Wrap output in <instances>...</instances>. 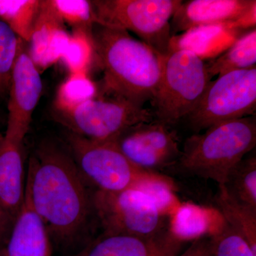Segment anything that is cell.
<instances>
[{
  "label": "cell",
  "instance_id": "obj_7",
  "mask_svg": "<svg viewBox=\"0 0 256 256\" xmlns=\"http://www.w3.org/2000/svg\"><path fill=\"white\" fill-rule=\"evenodd\" d=\"M68 142L80 172L98 191L116 193L133 188L158 174L133 164L114 141L94 142L69 132Z\"/></svg>",
  "mask_w": 256,
  "mask_h": 256
},
{
  "label": "cell",
  "instance_id": "obj_15",
  "mask_svg": "<svg viewBox=\"0 0 256 256\" xmlns=\"http://www.w3.org/2000/svg\"><path fill=\"white\" fill-rule=\"evenodd\" d=\"M70 34L46 5L41 1L40 12L28 48V54L40 72L62 58L70 40Z\"/></svg>",
  "mask_w": 256,
  "mask_h": 256
},
{
  "label": "cell",
  "instance_id": "obj_28",
  "mask_svg": "<svg viewBox=\"0 0 256 256\" xmlns=\"http://www.w3.org/2000/svg\"><path fill=\"white\" fill-rule=\"evenodd\" d=\"M212 236L216 256H256L244 237L226 222Z\"/></svg>",
  "mask_w": 256,
  "mask_h": 256
},
{
  "label": "cell",
  "instance_id": "obj_24",
  "mask_svg": "<svg viewBox=\"0 0 256 256\" xmlns=\"http://www.w3.org/2000/svg\"><path fill=\"white\" fill-rule=\"evenodd\" d=\"M47 8L63 24L92 36L94 25L92 3L88 0H46Z\"/></svg>",
  "mask_w": 256,
  "mask_h": 256
},
{
  "label": "cell",
  "instance_id": "obj_30",
  "mask_svg": "<svg viewBox=\"0 0 256 256\" xmlns=\"http://www.w3.org/2000/svg\"><path fill=\"white\" fill-rule=\"evenodd\" d=\"M226 24L229 28L236 31L242 32L256 28V2L236 20Z\"/></svg>",
  "mask_w": 256,
  "mask_h": 256
},
{
  "label": "cell",
  "instance_id": "obj_18",
  "mask_svg": "<svg viewBox=\"0 0 256 256\" xmlns=\"http://www.w3.org/2000/svg\"><path fill=\"white\" fill-rule=\"evenodd\" d=\"M240 32L229 28L226 23L196 26L172 36L168 52L186 50L203 60L214 58L228 50Z\"/></svg>",
  "mask_w": 256,
  "mask_h": 256
},
{
  "label": "cell",
  "instance_id": "obj_20",
  "mask_svg": "<svg viewBox=\"0 0 256 256\" xmlns=\"http://www.w3.org/2000/svg\"><path fill=\"white\" fill-rule=\"evenodd\" d=\"M216 202L225 222L244 237L256 254V210L234 200L223 185H218Z\"/></svg>",
  "mask_w": 256,
  "mask_h": 256
},
{
  "label": "cell",
  "instance_id": "obj_5",
  "mask_svg": "<svg viewBox=\"0 0 256 256\" xmlns=\"http://www.w3.org/2000/svg\"><path fill=\"white\" fill-rule=\"evenodd\" d=\"M182 0H94V24L132 32L156 53L166 54L173 15Z\"/></svg>",
  "mask_w": 256,
  "mask_h": 256
},
{
  "label": "cell",
  "instance_id": "obj_11",
  "mask_svg": "<svg viewBox=\"0 0 256 256\" xmlns=\"http://www.w3.org/2000/svg\"><path fill=\"white\" fill-rule=\"evenodd\" d=\"M42 88L40 70L28 54L26 42L22 40L8 92V124L3 134L5 139L24 142Z\"/></svg>",
  "mask_w": 256,
  "mask_h": 256
},
{
  "label": "cell",
  "instance_id": "obj_6",
  "mask_svg": "<svg viewBox=\"0 0 256 256\" xmlns=\"http://www.w3.org/2000/svg\"><path fill=\"white\" fill-rule=\"evenodd\" d=\"M56 116L72 134L94 142H110L128 128L151 122L154 114L122 98L106 95L96 96L68 114Z\"/></svg>",
  "mask_w": 256,
  "mask_h": 256
},
{
  "label": "cell",
  "instance_id": "obj_26",
  "mask_svg": "<svg viewBox=\"0 0 256 256\" xmlns=\"http://www.w3.org/2000/svg\"><path fill=\"white\" fill-rule=\"evenodd\" d=\"M94 58L92 36L82 31H73L60 60L69 74H88Z\"/></svg>",
  "mask_w": 256,
  "mask_h": 256
},
{
  "label": "cell",
  "instance_id": "obj_25",
  "mask_svg": "<svg viewBox=\"0 0 256 256\" xmlns=\"http://www.w3.org/2000/svg\"><path fill=\"white\" fill-rule=\"evenodd\" d=\"M133 188L144 194L164 217L168 215L170 216L180 204L175 194L176 186L174 182L171 178L159 173L138 184Z\"/></svg>",
  "mask_w": 256,
  "mask_h": 256
},
{
  "label": "cell",
  "instance_id": "obj_22",
  "mask_svg": "<svg viewBox=\"0 0 256 256\" xmlns=\"http://www.w3.org/2000/svg\"><path fill=\"white\" fill-rule=\"evenodd\" d=\"M40 4L41 1L38 0L0 1V20L9 25L24 42L28 43L40 12Z\"/></svg>",
  "mask_w": 256,
  "mask_h": 256
},
{
  "label": "cell",
  "instance_id": "obj_8",
  "mask_svg": "<svg viewBox=\"0 0 256 256\" xmlns=\"http://www.w3.org/2000/svg\"><path fill=\"white\" fill-rule=\"evenodd\" d=\"M256 108V67L234 70L210 80L195 110L188 116L194 130L248 117Z\"/></svg>",
  "mask_w": 256,
  "mask_h": 256
},
{
  "label": "cell",
  "instance_id": "obj_31",
  "mask_svg": "<svg viewBox=\"0 0 256 256\" xmlns=\"http://www.w3.org/2000/svg\"><path fill=\"white\" fill-rule=\"evenodd\" d=\"M11 222H12V220H11L4 208L0 204V248H1L2 242L4 239L8 226Z\"/></svg>",
  "mask_w": 256,
  "mask_h": 256
},
{
  "label": "cell",
  "instance_id": "obj_23",
  "mask_svg": "<svg viewBox=\"0 0 256 256\" xmlns=\"http://www.w3.org/2000/svg\"><path fill=\"white\" fill-rule=\"evenodd\" d=\"M97 88L88 74H69L58 88L55 100L56 116L68 114L96 97Z\"/></svg>",
  "mask_w": 256,
  "mask_h": 256
},
{
  "label": "cell",
  "instance_id": "obj_4",
  "mask_svg": "<svg viewBox=\"0 0 256 256\" xmlns=\"http://www.w3.org/2000/svg\"><path fill=\"white\" fill-rule=\"evenodd\" d=\"M210 82L204 60L186 50L161 56V75L154 98L156 120L171 126L195 110Z\"/></svg>",
  "mask_w": 256,
  "mask_h": 256
},
{
  "label": "cell",
  "instance_id": "obj_9",
  "mask_svg": "<svg viewBox=\"0 0 256 256\" xmlns=\"http://www.w3.org/2000/svg\"><path fill=\"white\" fill-rule=\"evenodd\" d=\"M94 203L105 235L153 237L164 233V216L154 203L136 188L116 193L98 191Z\"/></svg>",
  "mask_w": 256,
  "mask_h": 256
},
{
  "label": "cell",
  "instance_id": "obj_29",
  "mask_svg": "<svg viewBox=\"0 0 256 256\" xmlns=\"http://www.w3.org/2000/svg\"><path fill=\"white\" fill-rule=\"evenodd\" d=\"M176 256H216L214 244L212 236L194 240L182 254Z\"/></svg>",
  "mask_w": 256,
  "mask_h": 256
},
{
  "label": "cell",
  "instance_id": "obj_19",
  "mask_svg": "<svg viewBox=\"0 0 256 256\" xmlns=\"http://www.w3.org/2000/svg\"><path fill=\"white\" fill-rule=\"evenodd\" d=\"M256 30L240 35L228 50L206 64L210 78L234 70L255 68Z\"/></svg>",
  "mask_w": 256,
  "mask_h": 256
},
{
  "label": "cell",
  "instance_id": "obj_21",
  "mask_svg": "<svg viewBox=\"0 0 256 256\" xmlns=\"http://www.w3.org/2000/svg\"><path fill=\"white\" fill-rule=\"evenodd\" d=\"M229 196L256 210V158H245L229 172L222 184Z\"/></svg>",
  "mask_w": 256,
  "mask_h": 256
},
{
  "label": "cell",
  "instance_id": "obj_2",
  "mask_svg": "<svg viewBox=\"0 0 256 256\" xmlns=\"http://www.w3.org/2000/svg\"><path fill=\"white\" fill-rule=\"evenodd\" d=\"M92 40L104 72V94L142 107L153 100L161 75L162 55L120 28L94 24Z\"/></svg>",
  "mask_w": 256,
  "mask_h": 256
},
{
  "label": "cell",
  "instance_id": "obj_16",
  "mask_svg": "<svg viewBox=\"0 0 256 256\" xmlns=\"http://www.w3.org/2000/svg\"><path fill=\"white\" fill-rule=\"evenodd\" d=\"M23 143L0 134V204L14 222L24 197Z\"/></svg>",
  "mask_w": 256,
  "mask_h": 256
},
{
  "label": "cell",
  "instance_id": "obj_17",
  "mask_svg": "<svg viewBox=\"0 0 256 256\" xmlns=\"http://www.w3.org/2000/svg\"><path fill=\"white\" fill-rule=\"evenodd\" d=\"M225 222L218 210L184 202L170 216L168 232L172 238L182 244L216 234Z\"/></svg>",
  "mask_w": 256,
  "mask_h": 256
},
{
  "label": "cell",
  "instance_id": "obj_12",
  "mask_svg": "<svg viewBox=\"0 0 256 256\" xmlns=\"http://www.w3.org/2000/svg\"><path fill=\"white\" fill-rule=\"evenodd\" d=\"M256 2V0L183 2L170 22L172 36L196 26L232 22Z\"/></svg>",
  "mask_w": 256,
  "mask_h": 256
},
{
  "label": "cell",
  "instance_id": "obj_14",
  "mask_svg": "<svg viewBox=\"0 0 256 256\" xmlns=\"http://www.w3.org/2000/svg\"><path fill=\"white\" fill-rule=\"evenodd\" d=\"M181 245L168 230L153 237L105 235L79 256H176Z\"/></svg>",
  "mask_w": 256,
  "mask_h": 256
},
{
  "label": "cell",
  "instance_id": "obj_3",
  "mask_svg": "<svg viewBox=\"0 0 256 256\" xmlns=\"http://www.w3.org/2000/svg\"><path fill=\"white\" fill-rule=\"evenodd\" d=\"M256 144L254 118L227 121L188 138L176 164L184 172L222 185Z\"/></svg>",
  "mask_w": 256,
  "mask_h": 256
},
{
  "label": "cell",
  "instance_id": "obj_27",
  "mask_svg": "<svg viewBox=\"0 0 256 256\" xmlns=\"http://www.w3.org/2000/svg\"><path fill=\"white\" fill-rule=\"evenodd\" d=\"M22 38L0 20V99L8 96L12 74Z\"/></svg>",
  "mask_w": 256,
  "mask_h": 256
},
{
  "label": "cell",
  "instance_id": "obj_1",
  "mask_svg": "<svg viewBox=\"0 0 256 256\" xmlns=\"http://www.w3.org/2000/svg\"><path fill=\"white\" fill-rule=\"evenodd\" d=\"M75 160L55 144L37 148L28 162L24 191L58 240L70 242L86 222L89 200Z\"/></svg>",
  "mask_w": 256,
  "mask_h": 256
},
{
  "label": "cell",
  "instance_id": "obj_13",
  "mask_svg": "<svg viewBox=\"0 0 256 256\" xmlns=\"http://www.w3.org/2000/svg\"><path fill=\"white\" fill-rule=\"evenodd\" d=\"M0 256H52L50 234L26 192Z\"/></svg>",
  "mask_w": 256,
  "mask_h": 256
},
{
  "label": "cell",
  "instance_id": "obj_10",
  "mask_svg": "<svg viewBox=\"0 0 256 256\" xmlns=\"http://www.w3.org/2000/svg\"><path fill=\"white\" fill-rule=\"evenodd\" d=\"M114 142L133 164L153 172L176 164L181 154L176 132L158 120L128 128Z\"/></svg>",
  "mask_w": 256,
  "mask_h": 256
}]
</instances>
